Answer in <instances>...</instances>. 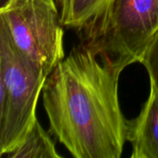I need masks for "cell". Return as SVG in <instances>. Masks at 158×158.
<instances>
[{
	"mask_svg": "<svg viewBox=\"0 0 158 158\" xmlns=\"http://www.w3.org/2000/svg\"><path fill=\"white\" fill-rule=\"evenodd\" d=\"M77 31L99 57L139 62L158 33V0H106Z\"/></svg>",
	"mask_w": 158,
	"mask_h": 158,
	"instance_id": "obj_2",
	"label": "cell"
},
{
	"mask_svg": "<svg viewBox=\"0 0 158 158\" xmlns=\"http://www.w3.org/2000/svg\"><path fill=\"white\" fill-rule=\"evenodd\" d=\"M56 2H57V3H58V0H56Z\"/></svg>",
	"mask_w": 158,
	"mask_h": 158,
	"instance_id": "obj_9",
	"label": "cell"
},
{
	"mask_svg": "<svg viewBox=\"0 0 158 158\" xmlns=\"http://www.w3.org/2000/svg\"><path fill=\"white\" fill-rule=\"evenodd\" d=\"M0 23V155L13 152L37 119L36 106L47 78Z\"/></svg>",
	"mask_w": 158,
	"mask_h": 158,
	"instance_id": "obj_3",
	"label": "cell"
},
{
	"mask_svg": "<svg viewBox=\"0 0 158 158\" xmlns=\"http://www.w3.org/2000/svg\"><path fill=\"white\" fill-rule=\"evenodd\" d=\"M139 62L145 67L150 80L158 81V33L148 44Z\"/></svg>",
	"mask_w": 158,
	"mask_h": 158,
	"instance_id": "obj_8",
	"label": "cell"
},
{
	"mask_svg": "<svg viewBox=\"0 0 158 158\" xmlns=\"http://www.w3.org/2000/svg\"><path fill=\"white\" fill-rule=\"evenodd\" d=\"M106 0H58L62 26L79 29L105 4Z\"/></svg>",
	"mask_w": 158,
	"mask_h": 158,
	"instance_id": "obj_7",
	"label": "cell"
},
{
	"mask_svg": "<svg viewBox=\"0 0 158 158\" xmlns=\"http://www.w3.org/2000/svg\"><path fill=\"white\" fill-rule=\"evenodd\" d=\"M0 16V23L17 47L47 75L64 59V32L56 0H6Z\"/></svg>",
	"mask_w": 158,
	"mask_h": 158,
	"instance_id": "obj_4",
	"label": "cell"
},
{
	"mask_svg": "<svg viewBox=\"0 0 158 158\" xmlns=\"http://www.w3.org/2000/svg\"><path fill=\"white\" fill-rule=\"evenodd\" d=\"M9 158H60L51 136L44 131L38 119L28 131L22 143L10 154Z\"/></svg>",
	"mask_w": 158,
	"mask_h": 158,
	"instance_id": "obj_6",
	"label": "cell"
},
{
	"mask_svg": "<svg viewBox=\"0 0 158 158\" xmlns=\"http://www.w3.org/2000/svg\"><path fill=\"white\" fill-rule=\"evenodd\" d=\"M150 96L139 116L128 122L131 158H158V81L150 80Z\"/></svg>",
	"mask_w": 158,
	"mask_h": 158,
	"instance_id": "obj_5",
	"label": "cell"
},
{
	"mask_svg": "<svg viewBox=\"0 0 158 158\" xmlns=\"http://www.w3.org/2000/svg\"><path fill=\"white\" fill-rule=\"evenodd\" d=\"M131 65L99 57L82 44L47 76L43 87L49 132L76 158H119L128 120L118 100V81Z\"/></svg>",
	"mask_w": 158,
	"mask_h": 158,
	"instance_id": "obj_1",
	"label": "cell"
}]
</instances>
